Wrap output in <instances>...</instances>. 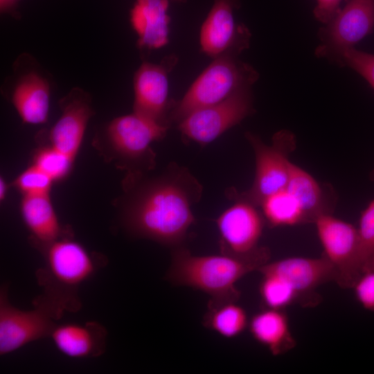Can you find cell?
I'll list each match as a JSON object with an SVG mask.
<instances>
[{
    "label": "cell",
    "mask_w": 374,
    "mask_h": 374,
    "mask_svg": "<svg viewBox=\"0 0 374 374\" xmlns=\"http://www.w3.org/2000/svg\"><path fill=\"white\" fill-rule=\"evenodd\" d=\"M117 203L120 222L130 235L172 249L182 247L195 223L193 206L203 186L185 166L170 162L160 173H127Z\"/></svg>",
    "instance_id": "6da1fadb"
},
{
    "label": "cell",
    "mask_w": 374,
    "mask_h": 374,
    "mask_svg": "<svg viewBox=\"0 0 374 374\" xmlns=\"http://www.w3.org/2000/svg\"><path fill=\"white\" fill-rule=\"evenodd\" d=\"M270 255L269 249L262 246L258 251L243 256H195L182 246L172 249L166 278L173 285L190 287L209 295L207 305L238 301L241 293L236 283L269 262Z\"/></svg>",
    "instance_id": "7a4b0ae2"
},
{
    "label": "cell",
    "mask_w": 374,
    "mask_h": 374,
    "mask_svg": "<svg viewBox=\"0 0 374 374\" xmlns=\"http://www.w3.org/2000/svg\"><path fill=\"white\" fill-rule=\"evenodd\" d=\"M42 253L44 267L37 271L43 294L67 312L78 311L82 305L79 286L105 265L102 255L89 251L71 236L44 244H33Z\"/></svg>",
    "instance_id": "3957f363"
},
{
    "label": "cell",
    "mask_w": 374,
    "mask_h": 374,
    "mask_svg": "<svg viewBox=\"0 0 374 374\" xmlns=\"http://www.w3.org/2000/svg\"><path fill=\"white\" fill-rule=\"evenodd\" d=\"M238 56L226 52L215 57L181 99L172 100L168 118L170 126L178 124L197 109L221 102L237 91L251 87L259 74Z\"/></svg>",
    "instance_id": "277c9868"
},
{
    "label": "cell",
    "mask_w": 374,
    "mask_h": 374,
    "mask_svg": "<svg viewBox=\"0 0 374 374\" xmlns=\"http://www.w3.org/2000/svg\"><path fill=\"white\" fill-rule=\"evenodd\" d=\"M169 127L134 112L112 119L100 138L109 159L127 173L146 172L156 166L151 144L163 139Z\"/></svg>",
    "instance_id": "5b68a950"
},
{
    "label": "cell",
    "mask_w": 374,
    "mask_h": 374,
    "mask_svg": "<svg viewBox=\"0 0 374 374\" xmlns=\"http://www.w3.org/2000/svg\"><path fill=\"white\" fill-rule=\"evenodd\" d=\"M255 157V173L251 187L242 192L231 187L226 197L240 199L260 207L267 197L286 188L290 175V156L296 148L294 134L287 130L276 132L271 143H265L261 138L251 132L244 134Z\"/></svg>",
    "instance_id": "8992f818"
},
{
    "label": "cell",
    "mask_w": 374,
    "mask_h": 374,
    "mask_svg": "<svg viewBox=\"0 0 374 374\" xmlns=\"http://www.w3.org/2000/svg\"><path fill=\"white\" fill-rule=\"evenodd\" d=\"M53 78L28 53L19 54L1 85V93L22 121L37 125L48 121Z\"/></svg>",
    "instance_id": "52a82bcc"
},
{
    "label": "cell",
    "mask_w": 374,
    "mask_h": 374,
    "mask_svg": "<svg viewBox=\"0 0 374 374\" xmlns=\"http://www.w3.org/2000/svg\"><path fill=\"white\" fill-rule=\"evenodd\" d=\"M64 311L44 294L33 301V309L22 310L8 299V286L0 290V355L17 350L33 341L50 337Z\"/></svg>",
    "instance_id": "ba28073f"
},
{
    "label": "cell",
    "mask_w": 374,
    "mask_h": 374,
    "mask_svg": "<svg viewBox=\"0 0 374 374\" xmlns=\"http://www.w3.org/2000/svg\"><path fill=\"white\" fill-rule=\"evenodd\" d=\"M254 112L251 88L242 89L221 102L193 112L177 127L182 138L204 146Z\"/></svg>",
    "instance_id": "9c48e42d"
},
{
    "label": "cell",
    "mask_w": 374,
    "mask_h": 374,
    "mask_svg": "<svg viewBox=\"0 0 374 374\" xmlns=\"http://www.w3.org/2000/svg\"><path fill=\"white\" fill-rule=\"evenodd\" d=\"M323 256L333 267L335 283L351 289L363 274L357 229L332 214L319 217L314 222Z\"/></svg>",
    "instance_id": "30bf717a"
},
{
    "label": "cell",
    "mask_w": 374,
    "mask_h": 374,
    "mask_svg": "<svg viewBox=\"0 0 374 374\" xmlns=\"http://www.w3.org/2000/svg\"><path fill=\"white\" fill-rule=\"evenodd\" d=\"M374 30V0H350L319 31L318 57L339 65L343 53Z\"/></svg>",
    "instance_id": "8fae6325"
},
{
    "label": "cell",
    "mask_w": 374,
    "mask_h": 374,
    "mask_svg": "<svg viewBox=\"0 0 374 374\" xmlns=\"http://www.w3.org/2000/svg\"><path fill=\"white\" fill-rule=\"evenodd\" d=\"M233 204L215 220L220 235V253L243 256L258 251L266 224L260 208L244 200Z\"/></svg>",
    "instance_id": "7c38bea8"
},
{
    "label": "cell",
    "mask_w": 374,
    "mask_h": 374,
    "mask_svg": "<svg viewBox=\"0 0 374 374\" xmlns=\"http://www.w3.org/2000/svg\"><path fill=\"white\" fill-rule=\"evenodd\" d=\"M178 62L176 55L163 57L159 64L143 62L134 76L133 112L170 127L168 74Z\"/></svg>",
    "instance_id": "4fadbf2b"
},
{
    "label": "cell",
    "mask_w": 374,
    "mask_h": 374,
    "mask_svg": "<svg viewBox=\"0 0 374 374\" xmlns=\"http://www.w3.org/2000/svg\"><path fill=\"white\" fill-rule=\"evenodd\" d=\"M240 5L241 0H214L200 32L201 48L207 55L215 59L225 52L239 55L249 48V30L235 21Z\"/></svg>",
    "instance_id": "5bb4252c"
},
{
    "label": "cell",
    "mask_w": 374,
    "mask_h": 374,
    "mask_svg": "<svg viewBox=\"0 0 374 374\" xmlns=\"http://www.w3.org/2000/svg\"><path fill=\"white\" fill-rule=\"evenodd\" d=\"M265 266L287 283L297 296L298 304L304 308L319 305L322 298L318 287L336 280L333 267L322 255L319 258L288 257L268 262Z\"/></svg>",
    "instance_id": "9a60e30c"
},
{
    "label": "cell",
    "mask_w": 374,
    "mask_h": 374,
    "mask_svg": "<svg viewBox=\"0 0 374 374\" xmlns=\"http://www.w3.org/2000/svg\"><path fill=\"white\" fill-rule=\"evenodd\" d=\"M61 115L49 132L52 148L75 160L87 124L94 114L90 93L73 87L59 100Z\"/></svg>",
    "instance_id": "2e32d148"
},
{
    "label": "cell",
    "mask_w": 374,
    "mask_h": 374,
    "mask_svg": "<svg viewBox=\"0 0 374 374\" xmlns=\"http://www.w3.org/2000/svg\"><path fill=\"white\" fill-rule=\"evenodd\" d=\"M107 337V331L100 323L87 321L57 323L49 338L63 355L82 359L102 355L106 350Z\"/></svg>",
    "instance_id": "e0dca14e"
},
{
    "label": "cell",
    "mask_w": 374,
    "mask_h": 374,
    "mask_svg": "<svg viewBox=\"0 0 374 374\" xmlns=\"http://www.w3.org/2000/svg\"><path fill=\"white\" fill-rule=\"evenodd\" d=\"M286 189L298 200L305 219V224L314 223L320 216L332 214L337 201L331 185L318 181L300 166L290 163Z\"/></svg>",
    "instance_id": "ac0fdd59"
},
{
    "label": "cell",
    "mask_w": 374,
    "mask_h": 374,
    "mask_svg": "<svg viewBox=\"0 0 374 374\" xmlns=\"http://www.w3.org/2000/svg\"><path fill=\"white\" fill-rule=\"evenodd\" d=\"M169 0H135L130 10V23L138 35L137 46L150 51L168 42Z\"/></svg>",
    "instance_id": "d6986e66"
},
{
    "label": "cell",
    "mask_w": 374,
    "mask_h": 374,
    "mask_svg": "<svg viewBox=\"0 0 374 374\" xmlns=\"http://www.w3.org/2000/svg\"><path fill=\"white\" fill-rule=\"evenodd\" d=\"M20 211L23 220L31 233L32 244L48 243L71 236L69 229L61 225L49 193L24 195Z\"/></svg>",
    "instance_id": "ffe728a7"
},
{
    "label": "cell",
    "mask_w": 374,
    "mask_h": 374,
    "mask_svg": "<svg viewBox=\"0 0 374 374\" xmlns=\"http://www.w3.org/2000/svg\"><path fill=\"white\" fill-rule=\"evenodd\" d=\"M248 327L253 338L272 355H284L296 346L285 310L263 308L252 316Z\"/></svg>",
    "instance_id": "44dd1931"
},
{
    "label": "cell",
    "mask_w": 374,
    "mask_h": 374,
    "mask_svg": "<svg viewBox=\"0 0 374 374\" xmlns=\"http://www.w3.org/2000/svg\"><path fill=\"white\" fill-rule=\"evenodd\" d=\"M249 321L246 310L237 301H226L207 305L202 324L224 337L233 338L245 330Z\"/></svg>",
    "instance_id": "7402d4cb"
},
{
    "label": "cell",
    "mask_w": 374,
    "mask_h": 374,
    "mask_svg": "<svg viewBox=\"0 0 374 374\" xmlns=\"http://www.w3.org/2000/svg\"><path fill=\"white\" fill-rule=\"evenodd\" d=\"M259 208L266 224L269 227L305 224L303 213L298 200L286 188L267 197Z\"/></svg>",
    "instance_id": "603a6c76"
},
{
    "label": "cell",
    "mask_w": 374,
    "mask_h": 374,
    "mask_svg": "<svg viewBox=\"0 0 374 374\" xmlns=\"http://www.w3.org/2000/svg\"><path fill=\"white\" fill-rule=\"evenodd\" d=\"M258 271L262 276L259 293L264 308L285 310L290 305L298 304L296 293L282 277L265 265Z\"/></svg>",
    "instance_id": "cb8c5ba5"
},
{
    "label": "cell",
    "mask_w": 374,
    "mask_h": 374,
    "mask_svg": "<svg viewBox=\"0 0 374 374\" xmlns=\"http://www.w3.org/2000/svg\"><path fill=\"white\" fill-rule=\"evenodd\" d=\"M357 229L364 274L374 267V199L362 212Z\"/></svg>",
    "instance_id": "d4e9b609"
},
{
    "label": "cell",
    "mask_w": 374,
    "mask_h": 374,
    "mask_svg": "<svg viewBox=\"0 0 374 374\" xmlns=\"http://www.w3.org/2000/svg\"><path fill=\"white\" fill-rule=\"evenodd\" d=\"M73 161L66 154L48 145L37 152L33 163L55 181L64 179L69 174Z\"/></svg>",
    "instance_id": "484cf974"
},
{
    "label": "cell",
    "mask_w": 374,
    "mask_h": 374,
    "mask_svg": "<svg viewBox=\"0 0 374 374\" xmlns=\"http://www.w3.org/2000/svg\"><path fill=\"white\" fill-rule=\"evenodd\" d=\"M53 180L34 163L15 180L14 186L24 195L49 193Z\"/></svg>",
    "instance_id": "4316f807"
},
{
    "label": "cell",
    "mask_w": 374,
    "mask_h": 374,
    "mask_svg": "<svg viewBox=\"0 0 374 374\" xmlns=\"http://www.w3.org/2000/svg\"><path fill=\"white\" fill-rule=\"evenodd\" d=\"M340 65L355 71L374 89V54L351 48L343 53Z\"/></svg>",
    "instance_id": "83f0119b"
},
{
    "label": "cell",
    "mask_w": 374,
    "mask_h": 374,
    "mask_svg": "<svg viewBox=\"0 0 374 374\" xmlns=\"http://www.w3.org/2000/svg\"><path fill=\"white\" fill-rule=\"evenodd\" d=\"M357 301L369 311H374V267L364 272L353 288Z\"/></svg>",
    "instance_id": "f1b7e54d"
},
{
    "label": "cell",
    "mask_w": 374,
    "mask_h": 374,
    "mask_svg": "<svg viewBox=\"0 0 374 374\" xmlns=\"http://www.w3.org/2000/svg\"><path fill=\"white\" fill-rule=\"evenodd\" d=\"M343 1L347 0H317L313 11L314 17L323 24H328L339 12Z\"/></svg>",
    "instance_id": "f546056e"
},
{
    "label": "cell",
    "mask_w": 374,
    "mask_h": 374,
    "mask_svg": "<svg viewBox=\"0 0 374 374\" xmlns=\"http://www.w3.org/2000/svg\"><path fill=\"white\" fill-rule=\"evenodd\" d=\"M21 0H0V12L15 19H21L19 3Z\"/></svg>",
    "instance_id": "4dcf8cb0"
},
{
    "label": "cell",
    "mask_w": 374,
    "mask_h": 374,
    "mask_svg": "<svg viewBox=\"0 0 374 374\" xmlns=\"http://www.w3.org/2000/svg\"><path fill=\"white\" fill-rule=\"evenodd\" d=\"M7 185L4 179L1 177L0 179V199L3 200L6 194Z\"/></svg>",
    "instance_id": "1f68e13d"
},
{
    "label": "cell",
    "mask_w": 374,
    "mask_h": 374,
    "mask_svg": "<svg viewBox=\"0 0 374 374\" xmlns=\"http://www.w3.org/2000/svg\"><path fill=\"white\" fill-rule=\"evenodd\" d=\"M370 179L371 181H374V170L371 172Z\"/></svg>",
    "instance_id": "d6a6232c"
},
{
    "label": "cell",
    "mask_w": 374,
    "mask_h": 374,
    "mask_svg": "<svg viewBox=\"0 0 374 374\" xmlns=\"http://www.w3.org/2000/svg\"><path fill=\"white\" fill-rule=\"evenodd\" d=\"M177 3H185L186 0H169Z\"/></svg>",
    "instance_id": "836d02e7"
}]
</instances>
